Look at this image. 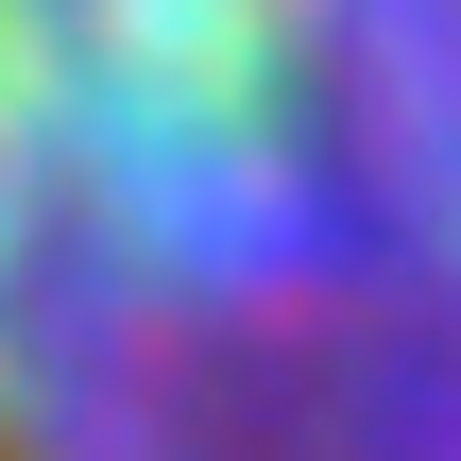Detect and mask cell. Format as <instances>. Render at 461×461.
<instances>
[{"label":"cell","instance_id":"1","mask_svg":"<svg viewBox=\"0 0 461 461\" xmlns=\"http://www.w3.org/2000/svg\"><path fill=\"white\" fill-rule=\"evenodd\" d=\"M0 461H461V0H0Z\"/></svg>","mask_w":461,"mask_h":461}]
</instances>
